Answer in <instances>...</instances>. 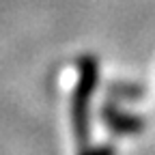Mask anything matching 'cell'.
Segmentation results:
<instances>
[{
    "instance_id": "cell-1",
    "label": "cell",
    "mask_w": 155,
    "mask_h": 155,
    "mask_svg": "<svg viewBox=\"0 0 155 155\" xmlns=\"http://www.w3.org/2000/svg\"><path fill=\"white\" fill-rule=\"evenodd\" d=\"M93 82H95V63L86 58V61H82V78H80V86L75 93V106H73V127L80 140H84V131H86L84 116H86V101L93 91Z\"/></svg>"
}]
</instances>
